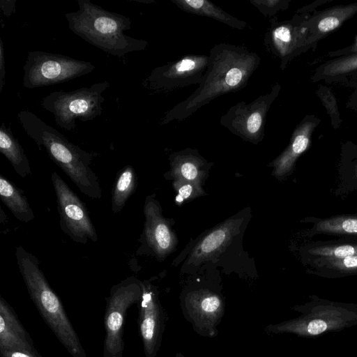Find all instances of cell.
I'll use <instances>...</instances> for the list:
<instances>
[{"mask_svg": "<svg viewBox=\"0 0 357 357\" xmlns=\"http://www.w3.org/2000/svg\"><path fill=\"white\" fill-rule=\"evenodd\" d=\"M278 91L275 85L271 92L249 103L237 102L220 117V125L241 139L257 144L264 137L266 115Z\"/></svg>", "mask_w": 357, "mask_h": 357, "instance_id": "9", "label": "cell"}, {"mask_svg": "<svg viewBox=\"0 0 357 357\" xmlns=\"http://www.w3.org/2000/svg\"><path fill=\"white\" fill-rule=\"evenodd\" d=\"M250 3L266 17L273 16L283 8L281 0H250Z\"/></svg>", "mask_w": 357, "mask_h": 357, "instance_id": "28", "label": "cell"}, {"mask_svg": "<svg viewBox=\"0 0 357 357\" xmlns=\"http://www.w3.org/2000/svg\"><path fill=\"white\" fill-rule=\"evenodd\" d=\"M314 255L326 257L328 259H343L357 255V247L351 245H342L335 247L319 248L312 250Z\"/></svg>", "mask_w": 357, "mask_h": 357, "instance_id": "26", "label": "cell"}, {"mask_svg": "<svg viewBox=\"0 0 357 357\" xmlns=\"http://www.w3.org/2000/svg\"><path fill=\"white\" fill-rule=\"evenodd\" d=\"M137 184V175L131 165H126L119 171L112 192V212L119 213L124 208L128 199L135 192Z\"/></svg>", "mask_w": 357, "mask_h": 357, "instance_id": "22", "label": "cell"}, {"mask_svg": "<svg viewBox=\"0 0 357 357\" xmlns=\"http://www.w3.org/2000/svg\"><path fill=\"white\" fill-rule=\"evenodd\" d=\"M353 51H357V38H356V43L353 47V49H352Z\"/></svg>", "mask_w": 357, "mask_h": 357, "instance_id": "34", "label": "cell"}, {"mask_svg": "<svg viewBox=\"0 0 357 357\" xmlns=\"http://www.w3.org/2000/svg\"><path fill=\"white\" fill-rule=\"evenodd\" d=\"M314 126L312 122H305L295 130L289 145L273 163L275 176H282L291 170L296 158L307 149Z\"/></svg>", "mask_w": 357, "mask_h": 357, "instance_id": "17", "label": "cell"}, {"mask_svg": "<svg viewBox=\"0 0 357 357\" xmlns=\"http://www.w3.org/2000/svg\"><path fill=\"white\" fill-rule=\"evenodd\" d=\"M207 71L198 88L168 110L160 125L181 121L215 98L243 89L261 63L260 56L244 45L219 43L209 51Z\"/></svg>", "mask_w": 357, "mask_h": 357, "instance_id": "1", "label": "cell"}, {"mask_svg": "<svg viewBox=\"0 0 357 357\" xmlns=\"http://www.w3.org/2000/svg\"><path fill=\"white\" fill-rule=\"evenodd\" d=\"M356 69H357V55H353L329 63L325 67L324 73L327 75H335Z\"/></svg>", "mask_w": 357, "mask_h": 357, "instance_id": "27", "label": "cell"}, {"mask_svg": "<svg viewBox=\"0 0 357 357\" xmlns=\"http://www.w3.org/2000/svg\"><path fill=\"white\" fill-rule=\"evenodd\" d=\"M356 10V5L336 8L319 20L317 29L321 33L331 31L337 28L347 17L354 15Z\"/></svg>", "mask_w": 357, "mask_h": 357, "instance_id": "24", "label": "cell"}, {"mask_svg": "<svg viewBox=\"0 0 357 357\" xmlns=\"http://www.w3.org/2000/svg\"><path fill=\"white\" fill-rule=\"evenodd\" d=\"M142 295V282L130 276L114 285L107 298L104 324L105 337L103 357H123V326L128 309L139 303Z\"/></svg>", "mask_w": 357, "mask_h": 357, "instance_id": "7", "label": "cell"}, {"mask_svg": "<svg viewBox=\"0 0 357 357\" xmlns=\"http://www.w3.org/2000/svg\"><path fill=\"white\" fill-rule=\"evenodd\" d=\"M17 119L26 135L59 167L80 192L89 198L100 199L102 190L96 173L91 168L98 155L71 143L63 135L29 110H21Z\"/></svg>", "mask_w": 357, "mask_h": 357, "instance_id": "2", "label": "cell"}, {"mask_svg": "<svg viewBox=\"0 0 357 357\" xmlns=\"http://www.w3.org/2000/svg\"><path fill=\"white\" fill-rule=\"evenodd\" d=\"M78 10L65 14L68 27L89 44L115 56L144 50L149 43L124 33L130 29V19L105 10L90 0H77Z\"/></svg>", "mask_w": 357, "mask_h": 357, "instance_id": "3", "label": "cell"}, {"mask_svg": "<svg viewBox=\"0 0 357 357\" xmlns=\"http://www.w3.org/2000/svg\"><path fill=\"white\" fill-rule=\"evenodd\" d=\"M174 357H184V356L181 353L178 352Z\"/></svg>", "mask_w": 357, "mask_h": 357, "instance_id": "35", "label": "cell"}, {"mask_svg": "<svg viewBox=\"0 0 357 357\" xmlns=\"http://www.w3.org/2000/svg\"><path fill=\"white\" fill-rule=\"evenodd\" d=\"M208 64V55L186 54L153 68L144 85L154 93H169L192 84H199Z\"/></svg>", "mask_w": 357, "mask_h": 357, "instance_id": "10", "label": "cell"}, {"mask_svg": "<svg viewBox=\"0 0 357 357\" xmlns=\"http://www.w3.org/2000/svg\"><path fill=\"white\" fill-rule=\"evenodd\" d=\"M0 151L8 160L15 172L22 177L31 173L29 160L10 128L3 122L0 127Z\"/></svg>", "mask_w": 357, "mask_h": 357, "instance_id": "20", "label": "cell"}, {"mask_svg": "<svg viewBox=\"0 0 357 357\" xmlns=\"http://www.w3.org/2000/svg\"><path fill=\"white\" fill-rule=\"evenodd\" d=\"M145 222L141 236L142 245L159 258L171 252L176 245V237L168 222L162 215L159 202L147 196L144 206Z\"/></svg>", "mask_w": 357, "mask_h": 357, "instance_id": "13", "label": "cell"}, {"mask_svg": "<svg viewBox=\"0 0 357 357\" xmlns=\"http://www.w3.org/2000/svg\"><path fill=\"white\" fill-rule=\"evenodd\" d=\"M327 328L326 322L321 319L311 321L307 327L308 333L311 335H318L325 331Z\"/></svg>", "mask_w": 357, "mask_h": 357, "instance_id": "30", "label": "cell"}, {"mask_svg": "<svg viewBox=\"0 0 357 357\" xmlns=\"http://www.w3.org/2000/svg\"><path fill=\"white\" fill-rule=\"evenodd\" d=\"M0 354L1 357H42L38 351L13 350L1 352Z\"/></svg>", "mask_w": 357, "mask_h": 357, "instance_id": "31", "label": "cell"}, {"mask_svg": "<svg viewBox=\"0 0 357 357\" xmlns=\"http://www.w3.org/2000/svg\"><path fill=\"white\" fill-rule=\"evenodd\" d=\"M15 257L28 293L43 319L73 357H87L61 301L40 269L38 259L20 245L16 248Z\"/></svg>", "mask_w": 357, "mask_h": 357, "instance_id": "4", "label": "cell"}, {"mask_svg": "<svg viewBox=\"0 0 357 357\" xmlns=\"http://www.w3.org/2000/svg\"><path fill=\"white\" fill-rule=\"evenodd\" d=\"M51 179L56 197L61 230L75 243L86 244L89 240L96 242L98 235L85 203L57 172L52 174Z\"/></svg>", "mask_w": 357, "mask_h": 357, "instance_id": "8", "label": "cell"}, {"mask_svg": "<svg viewBox=\"0 0 357 357\" xmlns=\"http://www.w3.org/2000/svg\"><path fill=\"white\" fill-rule=\"evenodd\" d=\"M2 1L6 4V6L1 4V9L3 11V14L8 17L15 11L16 1Z\"/></svg>", "mask_w": 357, "mask_h": 357, "instance_id": "33", "label": "cell"}, {"mask_svg": "<svg viewBox=\"0 0 357 357\" xmlns=\"http://www.w3.org/2000/svg\"><path fill=\"white\" fill-rule=\"evenodd\" d=\"M95 68L90 61L66 55L30 51L23 67L22 85L32 89L58 84L91 73Z\"/></svg>", "mask_w": 357, "mask_h": 357, "instance_id": "6", "label": "cell"}, {"mask_svg": "<svg viewBox=\"0 0 357 357\" xmlns=\"http://www.w3.org/2000/svg\"><path fill=\"white\" fill-rule=\"evenodd\" d=\"M241 222V219H230L215 227L195 246L190 261L199 263L220 252L238 232Z\"/></svg>", "mask_w": 357, "mask_h": 357, "instance_id": "15", "label": "cell"}, {"mask_svg": "<svg viewBox=\"0 0 357 357\" xmlns=\"http://www.w3.org/2000/svg\"><path fill=\"white\" fill-rule=\"evenodd\" d=\"M328 264L333 265L335 268L357 269V255L349 256L343 259H327Z\"/></svg>", "mask_w": 357, "mask_h": 357, "instance_id": "29", "label": "cell"}, {"mask_svg": "<svg viewBox=\"0 0 357 357\" xmlns=\"http://www.w3.org/2000/svg\"><path fill=\"white\" fill-rule=\"evenodd\" d=\"M172 175L174 178L201 184L204 177L205 163L197 151L187 149L171 156Z\"/></svg>", "mask_w": 357, "mask_h": 357, "instance_id": "19", "label": "cell"}, {"mask_svg": "<svg viewBox=\"0 0 357 357\" xmlns=\"http://www.w3.org/2000/svg\"><path fill=\"white\" fill-rule=\"evenodd\" d=\"M6 61L4 56V47L3 43L1 38L0 40V92L2 91L3 86L5 84L6 78Z\"/></svg>", "mask_w": 357, "mask_h": 357, "instance_id": "32", "label": "cell"}, {"mask_svg": "<svg viewBox=\"0 0 357 357\" xmlns=\"http://www.w3.org/2000/svg\"><path fill=\"white\" fill-rule=\"evenodd\" d=\"M183 312L197 333L213 337L216 335V326L224 314V303L215 292L202 289L186 295Z\"/></svg>", "mask_w": 357, "mask_h": 357, "instance_id": "12", "label": "cell"}, {"mask_svg": "<svg viewBox=\"0 0 357 357\" xmlns=\"http://www.w3.org/2000/svg\"><path fill=\"white\" fill-rule=\"evenodd\" d=\"M0 198L13 215L20 221L29 222L34 213L24 192L6 177L0 175Z\"/></svg>", "mask_w": 357, "mask_h": 357, "instance_id": "21", "label": "cell"}, {"mask_svg": "<svg viewBox=\"0 0 357 357\" xmlns=\"http://www.w3.org/2000/svg\"><path fill=\"white\" fill-rule=\"evenodd\" d=\"M182 10L200 16L208 17L239 30L248 26L246 22L241 20L207 0H172Z\"/></svg>", "mask_w": 357, "mask_h": 357, "instance_id": "18", "label": "cell"}, {"mask_svg": "<svg viewBox=\"0 0 357 357\" xmlns=\"http://www.w3.org/2000/svg\"><path fill=\"white\" fill-rule=\"evenodd\" d=\"M142 295L139 304L138 326L146 357H156L165 331V314L155 287L142 282Z\"/></svg>", "mask_w": 357, "mask_h": 357, "instance_id": "11", "label": "cell"}, {"mask_svg": "<svg viewBox=\"0 0 357 357\" xmlns=\"http://www.w3.org/2000/svg\"><path fill=\"white\" fill-rule=\"evenodd\" d=\"M304 38V32L298 26L289 23L277 24L271 21V26L266 31L264 43L276 55L284 59L297 50Z\"/></svg>", "mask_w": 357, "mask_h": 357, "instance_id": "16", "label": "cell"}, {"mask_svg": "<svg viewBox=\"0 0 357 357\" xmlns=\"http://www.w3.org/2000/svg\"><path fill=\"white\" fill-rule=\"evenodd\" d=\"M107 81L94 83L71 91L52 92L40 101L41 107L54 115L56 123L67 131L76 128V119L86 122L100 116Z\"/></svg>", "mask_w": 357, "mask_h": 357, "instance_id": "5", "label": "cell"}, {"mask_svg": "<svg viewBox=\"0 0 357 357\" xmlns=\"http://www.w3.org/2000/svg\"><path fill=\"white\" fill-rule=\"evenodd\" d=\"M174 189L178 192L176 201L178 204L185 200L192 199L204 194L201 184L187 181L181 178H174L173 183Z\"/></svg>", "mask_w": 357, "mask_h": 357, "instance_id": "25", "label": "cell"}, {"mask_svg": "<svg viewBox=\"0 0 357 357\" xmlns=\"http://www.w3.org/2000/svg\"><path fill=\"white\" fill-rule=\"evenodd\" d=\"M316 228L322 232L357 235V217H337L321 220Z\"/></svg>", "mask_w": 357, "mask_h": 357, "instance_id": "23", "label": "cell"}, {"mask_svg": "<svg viewBox=\"0 0 357 357\" xmlns=\"http://www.w3.org/2000/svg\"><path fill=\"white\" fill-rule=\"evenodd\" d=\"M22 350L37 351L33 340L8 302L0 297V353Z\"/></svg>", "mask_w": 357, "mask_h": 357, "instance_id": "14", "label": "cell"}]
</instances>
